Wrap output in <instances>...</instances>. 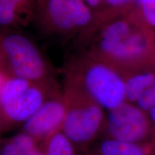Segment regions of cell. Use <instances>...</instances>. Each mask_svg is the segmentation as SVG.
Instances as JSON below:
<instances>
[{
  "mask_svg": "<svg viewBox=\"0 0 155 155\" xmlns=\"http://www.w3.org/2000/svg\"><path fill=\"white\" fill-rule=\"evenodd\" d=\"M41 147L43 155H79L76 147L61 129L48 137Z\"/></svg>",
  "mask_w": 155,
  "mask_h": 155,
  "instance_id": "obj_13",
  "label": "cell"
},
{
  "mask_svg": "<svg viewBox=\"0 0 155 155\" xmlns=\"http://www.w3.org/2000/svg\"><path fill=\"white\" fill-rule=\"evenodd\" d=\"M2 142L1 155H30L41 144L22 131Z\"/></svg>",
  "mask_w": 155,
  "mask_h": 155,
  "instance_id": "obj_12",
  "label": "cell"
},
{
  "mask_svg": "<svg viewBox=\"0 0 155 155\" xmlns=\"http://www.w3.org/2000/svg\"><path fill=\"white\" fill-rule=\"evenodd\" d=\"M66 114V103L63 94L55 92L22 124V132L40 144L55 131L61 129Z\"/></svg>",
  "mask_w": 155,
  "mask_h": 155,
  "instance_id": "obj_8",
  "label": "cell"
},
{
  "mask_svg": "<svg viewBox=\"0 0 155 155\" xmlns=\"http://www.w3.org/2000/svg\"><path fill=\"white\" fill-rule=\"evenodd\" d=\"M88 55L108 63L121 73L152 67L155 31L132 8L96 20Z\"/></svg>",
  "mask_w": 155,
  "mask_h": 155,
  "instance_id": "obj_1",
  "label": "cell"
},
{
  "mask_svg": "<svg viewBox=\"0 0 155 155\" xmlns=\"http://www.w3.org/2000/svg\"><path fill=\"white\" fill-rule=\"evenodd\" d=\"M68 77L77 81L104 110L113 109L126 101L121 73L88 54L76 61Z\"/></svg>",
  "mask_w": 155,
  "mask_h": 155,
  "instance_id": "obj_3",
  "label": "cell"
},
{
  "mask_svg": "<svg viewBox=\"0 0 155 155\" xmlns=\"http://www.w3.org/2000/svg\"><path fill=\"white\" fill-rule=\"evenodd\" d=\"M68 78L63 93L66 114L61 130L79 152L84 153L102 133L106 114L77 81Z\"/></svg>",
  "mask_w": 155,
  "mask_h": 155,
  "instance_id": "obj_2",
  "label": "cell"
},
{
  "mask_svg": "<svg viewBox=\"0 0 155 155\" xmlns=\"http://www.w3.org/2000/svg\"><path fill=\"white\" fill-rule=\"evenodd\" d=\"M2 71L35 84L47 85L48 68L42 54L30 39L12 32L1 38Z\"/></svg>",
  "mask_w": 155,
  "mask_h": 155,
  "instance_id": "obj_4",
  "label": "cell"
},
{
  "mask_svg": "<svg viewBox=\"0 0 155 155\" xmlns=\"http://www.w3.org/2000/svg\"><path fill=\"white\" fill-rule=\"evenodd\" d=\"M148 115H149V116H150V119L151 120V121H152L153 126H154V131H155V107L153 108V109L151 110L150 112H149Z\"/></svg>",
  "mask_w": 155,
  "mask_h": 155,
  "instance_id": "obj_19",
  "label": "cell"
},
{
  "mask_svg": "<svg viewBox=\"0 0 155 155\" xmlns=\"http://www.w3.org/2000/svg\"><path fill=\"white\" fill-rule=\"evenodd\" d=\"M154 142L135 144L104 138L95 142L84 155H154Z\"/></svg>",
  "mask_w": 155,
  "mask_h": 155,
  "instance_id": "obj_9",
  "label": "cell"
},
{
  "mask_svg": "<svg viewBox=\"0 0 155 155\" xmlns=\"http://www.w3.org/2000/svg\"><path fill=\"white\" fill-rule=\"evenodd\" d=\"M37 0H0V24L4 28L28 19L36 11Z\"/></svg>",
  "mask_w": 155,
  "mask_h": 155,
  "instance_id": "obj_10",
  "label": "cell"
},
{
  "mask_svg": "<svg viewBox=\"0 0 155 155\" xmlns=\"http://www.w3.org/2000/svg\"><path fill=\"white\" fill-rule=\"evenodd\" d=\"M154 155H155V148H154Z\"/></svg>",
  "mask_w": 155,
  "mask_h": 155,
  "instance_id": "obj_21",
  "label": "cell"
},
{
  "mask_svg": "<svg viewBox=\"0 0 155 155\" xmlns=\"http://www.w3.org/2000/svg\"><path fill=\"white\" fill-rule=\"evenodd\" d=\"M47 85L33 84L20 96L1 107V131H6L24 124L57 91Z\"/></svg>",
  "mask_w": 155,
  "mask_h": 155,
  "instance_id": "obj_7",
  "label": "cell"
},
{
  "mask_svg": "<svg viewBox=\"0 0 155 155\" xmlns=\"http://www.w3.org/2000/svg\"><path fill=\"white\" fill-rule=\"evenodd\" d=\"M126 101L134 104L144 93L155 85V69L153 67L137 70L123 75Z\"/></svg>",
  "mask_w": 155,
  "mask_h": 155,
  "instance_id": "obj_11",
  "label": "cell"
},
{
  "mask_svg": "<svg viewBox=\"0 0 155 155\" xmlns=\"http://www.w3.org/2000/svg\"><path fill=\"white\" fill-rule=\"evenodd\" d=\"M102 134L105 138L135 144L155 141L154 128L148 114L127 101L107 111Z\"/></svg>",
  "mask_w": 155,
  "mask_h": 155,
  "instance_id": "obj_5",
  "label": "cell"
},
{
  "mask_svg": "<svg viewBox=\"0 0 155 155\" xmlns=\"http://www.w3.org/2000/svg\"><path fill=\"white\" fill-rule=\"evenodd\" d=\"M134 104L147 114L153 109L155 107V85L147 90Z\"/></svg>",
  "mask_w": 155,
  "mask_h": 155,
  "instance_id": "obj_17",
  "label": "cell"
},
{
  "mask_svg": "<svg viewBox=\"0 0 155 155\" xmlns=\"http://www.w3.org/2000/svg\"><path fill=\"white\" fill-rule=\"evenodd\" d=\"M82 1L94 12L97 17L101 11L103 0H82Z\"/></svg>",
  "mask_w": 155,
  "mask_h": 155,
  "instance_id": "obj_18",
  "label": "cell"
},
{
  "mask_svg": "<svg viewBox=\"0 0 155 155\" xmlns=\"http://www.w3.org/2000/svg\"><path fill=\"white\" fill-rule=\"evenodd\" d=\"M33 84L30 81L1 71L0 106H3L22 94Z\"/></svg>",
  "mask_w": 155,
  "mask_h": 155,
  "instance_id": "obj_14",
  "label": "cell"
},
{
  "mask_svg": "<svg viewBox=\"0 0 155 155\" xmlns=\"http://www.w3.org/2000/svg\"><path fill=\"white\" fill-rule=\"evenodd\" d=\"M152 67L155 69V38L154 41V45H153V50H152Z\"/></svg>",
  "mask_w": 155,
  "mask_h": 155,
  "instance_id": "obj_20",
  "label": "cell"
},
{
  "mask_svg": "<svg viewBox=\"0 0 155 155\" xmlns=\"http://www.w3.org/2000/svg\"><path fill=\"white\" fill-rule=\"evenodd\" d=\"M137 0H103L102 9L96 20L108 18L129 10Z\"/></svg>",
  "mask_w": 155,
  "mask_h": 155,
  "instance_id": "obj_15",
  "label": "cell"
},
{
  "mask_svg": "<svg viewBox=\"0 0 155 155\" xmlns=\"http://www.w3.org/2000/svg\"><path fill=\"white\" fill-rule=\"evenodd\" d=\"M137 1H136V2H137ZM135 3H136V2H135Z\"/></svg>",
  "mask_w": 155,
  "mask_h": 155,
  "instance_id": "obj_22",
  "label": "cell"
},
{
  "mask_svg": "<svg viewBox=\"0 0 155 155\" xmlns=\"http://www.w3.org/2000/svg\"><path fill=\"white\" fill-rule=\"evenodd\" d=\"M131 8L147 26L155 31V0H137Z\"/></svg>",
  "mask_w": 155,
  "mask_h": 155,
  "instance_id": "obj_16",
  "label": "cell"
},
{
  "mask_svg": "<svg viewBox=\"0 0 155 155\" xmlns=\"http://www.w3.org/2000/svg\"><path fill=\"white\" fill-rule=\"evenodd\" d=\"M36 11L48 28L59 33L88 30L96 21L82 0H37Z\"/></svg>",
  "mask_w": 155,
  "mask_h": 155,
  "instance_id": "obj_6",
  "label": "cell"
}]
</instances>
